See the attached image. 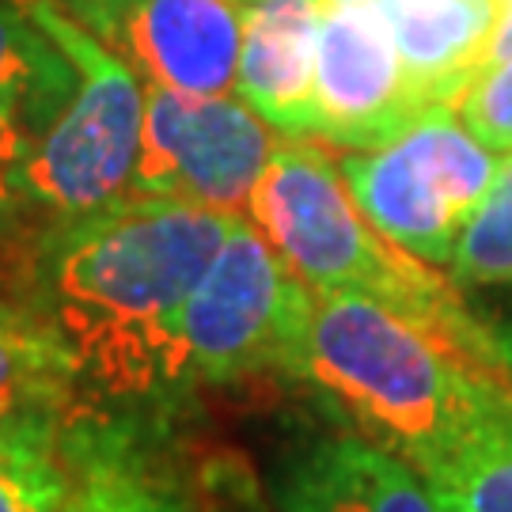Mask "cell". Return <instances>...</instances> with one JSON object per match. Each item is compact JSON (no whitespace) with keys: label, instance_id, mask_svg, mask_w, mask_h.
<instances>
[{"label":"cell","instance_id":"cell-1","mask_svg":"<svg viewBox=\"0 0 512 512\" xmlns=\"http://www.w3.org/2000/svg\"><path fill=\"white\" fill-rule=\"evenodd\" d=\"M228 213L133 194L38 239L27 304L92 395L160 418L194 387L183 308L232 228Z\"/></svg>","mask_w":512,"mask_h":512},{"label":"cell","instance_id":"cell-10","mask_svg":"<svg viewBox=\"0 0 512 512\" xmlns=\"http://www.w3.org/2000/svg\"><path fill=\"white\" fill-rule=\"evenodd\" d=\"M270 486L281 512H440L425 478L357 429L300 440Z\"/></svg>","mask_w":512,"mask_h":512},{"label":"cell","instance_id":"cell-5","mask_svg":"<svg viewBox=\"0 0 512 512\" xmlns=\"http://www.w3.org/2000/svg\"><path fill=\"white\" fill-rule=\"evenodd\" d=\"M353 202L380 232L429 266H448L463 224L494 183L501 152L486 148L448 103L418 110L391 141L346 152Z\"/></svg>","mask_w":512,"mask_h":512},{"label":"cell","instance_id":"cell-8","mask_svg":"<svg viewBox=\"0 0 512 512\" xmlns=\"http://www.w3.org/2000/svg\"><path fill=\"white\" fill-rule=\"evenodd\" d=\"M65 12L107 42L145 88L236 92L243 0H73Z\"/></svg>","mask_w":512,"mask_h":512},{"label":"cell","instance_id":"cell-21","mask_svg":"<svg viewBox=\"0 0 512 512\" xmlns=\"http://www.w3.org/2000/svg\"><path fill=\"white\" fill-rule=\"evenodd\" d=\"M505 54H512V0L505 4V16H501V27L494 35V61Z\"/></svg>","mask_w":512,"mask_h":512},{"label":"cell","instance_id":"cell-18","mask_svg":"<svg viewBox=\"0 0 512 512\" xmlns=\"http://www.w3.org/2000/svg\"><path fill=\"white\" fill-rule=\"evenodd\" d=\"M27 145L31 129L23 122V103L16 95L0 92V277H8L16 289L27 277L42 236L23 186Z\"/></svg>","mask_w":512,"mask_h":512},{"label":"cell","instance_id":"cell-22","mask_svg":"<svg viewBox=\"0 0 512 512\" xmlns=\"http://www.w3.org/2000/svg\"><path fill=\"white\" fill-rule=\"evenodd\" d=\"M19 304H12V300H4V296H0V315H8V311H16Z\"/></svg>","mask_w":512,"mask_h":512},{"label":"cell","instance_id":"cell-11","mask_svg":"<svg viewBox=\"0 0 512 512\" xmlns=\"http://www.w3.org/2000/svg\"><path fill=\"white\" fill-rule=\"evenodd\" d=\"M61 459L69 478L61 512H194L141 414L73 410L61 421Z\"/></svg>","mask_w":512,"mask_h":512},{"label":"cell","instance_id":"cell-16","mask_svg":"<svg viewBox=\"0 0 512 512\" xmlns=\"http://www.w3.org/2000/svg\"><path fill=\"white\" fill-rule=\"evenodd\" d=\"M73 88V65L16 0H0V92L23 103V122L35 133Z\"/></svg>","mask_w":512,"mask_h":512},{"label":"cell","instance_id":"cell-23","mask_svg":"<svg viewBox=\"0 0 512 512\" xmlns=\"http://www.w3.org/2000/svg\"><path fill=\"white\" fill-rule=\"evenodd\" d=\"M16 4H23V0H16ZM50 4H57V8H73V0H50Z\"/></svg>","mask_w":512,"mask_h":512},{"label":"cell","instance_id":"cell-14","mask_svg":"<svg viewBox=\"0 0 512 512\" xmlns=\"http://www.w3.org/2000/svg\"><path fill=\"white\" fill-rule=\"evenodd\" d=\"M421 478L440 512H512V380Z\"/></svg>","mask_w":512,"mask_h":512},{"label":"cell","instance_id":"cell-20","mask_svg":"<svg viewBox=\"0 0 512 512\" xmlns=\"http://www.w3.org/2000/svg\"><path fill=\"white\" fill-rule=\"evenodd\" d=\"M456 118L494 152H512V54L490 61L456 95Z\"/></svg>","mask_w":512,"mask_h":512},{"label":"cell","instance_id":"cell-9","mask_svg":"<svg viewBox=\"0 0 512 512\" xmlns=\"http://www.w3.org/2000/svg\"><path fill=\"white\" fill-rule=\"evenodd\" d=\"M425 110L395 50L384 0L327 4L315 54V133L346 152L376 148Z\"/></svg>","mask_w":512,"mask_h":512},{"label":"cell","instance_id":"cell-13","mask_svg":"<svg viewBox=\"0 0 512 512\" xmlns=\"http://www.w3.org/2000/svg\"><path fill=\"white\" fill-rule=\"evenodd\" d=\"M509 0H384L406 80L425 107L456 95L494 61Z\"/></svg>","mask_w":512,"mask_h":512},{"label":"cell","instance_id":"cell-19","mask_svg":"<svg viewBox=\"0 0 512 512\" xmlns=\"http://www.w3.org/2000/svg\"><path fill=\"white\" fill-rule=\"evenodd\" d=\"M448 266L463 285H512V152L501 156L494 183L463 224Z\"/></svg>","mask_w":512,"mask_h":512},{"label":"cell","instance_id":"cell-2","mask_svg":"<svg viewBox=\"0 0 512 512\" xmlns=\"http://www.w3.org/2000/svg\"><path fill=\"white\" fill-rule=\"evenodd\" d=\"M296 380L421 475L467 433L512 368L376 296L330 289L311 293Z\"/></svg>","mask_w":512,"mask_h":512},{"label":"cell","instance_id":"cell-17","mask_svg":"<svg viewBox=\"0 0 512 512\" xmlns=\"http://www.w3.org/2000/svg\"><path fill=\"white\" fill-rule=\"evenodd\" d=\"M61 421H0V512L65 509Z\"/></svg>","mask_w":512,"mask_h":512},{"label":"cell","instance_id":"cell-12","mask_svg":"<svg viewBox=\"0 0 512 512\" xmlns=\"http://www.w3.org/2000/svg\"><path fill=\"white\" fill-rule=\"evenodd\" d=\"M323 0H243L236 95L281 133H315V54Z\"/></svg>","mask_w":512,"mask_h":512},{"label":"cell","instance_id":"cell-3","mask_svg":"<svg viewBox=\"0 0 512 512\" xmlns=\"http://www.w3.org/2000/svg\"><path fill=\"white\" fill-rule=\"evenodd\" d=\"M247 220L311 293L349 289L384 300L467 346L497 353V338L467 311L463 296L429 262L403 251L353 202L342 164L308 137H289L247 202Z\"/></svg>","mask_w":512,"mask_h":512},{"label":"cell","instance_id":"cell-6","mask_svg":"<svg viewBox=\"0 0 512 512\" xmlns=\"http://www.w3.org/2000/svg\"><path fill=\"white\" fill-rule=\"evenodd\" d=\"M311 319V289L274 243L236 217L183 308L194 384L232 387L266 372L296 376Z\"/></svg>","mask_w":512,"mask_h":512},{"label":"cell","instance_id":"cell-15","mask_svg":"<svg viewBox=\"0 0 512 512\" xmlns=\"http://www.w3.org/2000/svg\"><path fill=\"white\" fill-rule=\"evenodd\" d=\"M76 368L31 308L0 315V421H61L76 410Z\"/></svg>","mask_w":512,"mask_h":512},{"label":"cell","instance_id":"cell-7","mask_svg":"<svg viewBox=\"0 0 512 512\" xmlns=\"http://www.w3.org/2000/svg\"><path fill=\"white\" fill-rule=\"evenodd\" d=\"M274 148L277 129L243 95L148 88L133 194L247 217V202Z\"/></svg>","mask_w":512,"mask_h":512},{"label":"cell","instance_id":"cell-4","mask_svg":"<svg viewBox=\"0 0 512 512\" xmlns=\"http://www.w3.org/2000/svg\"><path fill=\"white\" fill-rule=\"evenodd\" d=\"M19 8L73 65V88L31 133L23 167L27 202L46 236L133 198L148 88L65 8L50 0H23Z\"/></svg>","mask_w":512,"mask_h":512}]
</instances>
